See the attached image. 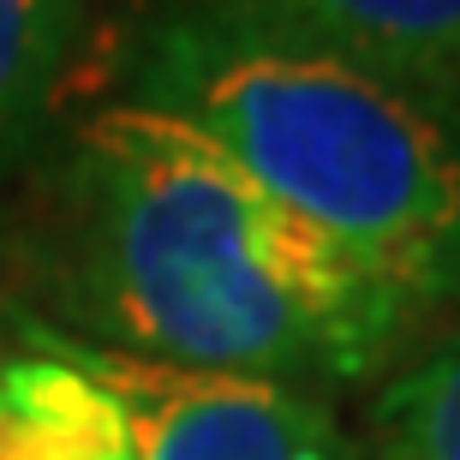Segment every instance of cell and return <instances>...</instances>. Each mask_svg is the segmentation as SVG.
I'll use <instances>...</instances> for the list:
<instances>
[{
  "mask_svg": "<svg viewBox=\"0 0 460 460\" xmlns=\"http://www.w3.org/2000/svg\"><path fill=\"white\" fill-rule=\"evenodd\" d=\"M66 293L96 347L293 389L383 371L425 311L204 132L137 102L78 132Z\"/></svg>",
  "mask_w": 460,
  "mask_h": 460,
  "instance_id": "obj_1",
  "label": "cell"
},
{
  "mask_svg": "<svg viewBox=\"0 0 460 460\" xmlns=\"http://www.w3.org/2000/svg\"><path fill=\"white\" fill-rule=\"evenodd\" d=\"M126 102L204 132L419 305L460 293V132L430 90L281 24L180 0L137 36Z\"/></svg>",
  "mask_w": 460,
  "mask_h": 460,
  "instance_id": "obj_2",
  "label": "cell"
},
{
  "mask_svg": "<svg viewBox=\"0 0 460 460\" xmlns=\"http://www.w3.org/2000/svg\"><path fill=\"white\" fill-rule=\"evenodd\" d=\"M60 347L119 401L132 460H347L341 430L311 389L155 365L66 335Z\"/></svg>",
  "mask_w": 460,
  "mask_h": 460,
  "instance_id": "obj_3",
  "label": "cell"
},
{
  "mask_svg": "<svg viewBox=\"0 0 460 460\" xmlns=\"http://www.w3.org/2000/svg\"><path fill=\"white\" fill-rule=\"evenodd\" d=\"M341 49L401 84H460V0H204Z\"/></svg>",
  "mask_w": 460,
  "mask_h": 460,
  "instance_id": "obj_4",
  "label": "cell"
},
{
  "mask_svg": "<svg viewBox=\"0 0 460 460\" xmlns=\"http://www.w3.org/2000/svg\"><path fill=\"white\" fill-rule=\"evenodd\" d=\"M0 460H132L119 401L49 329L0 365Z\"/></svg>",
  "mask_w": 460,
  "mask_h": 460,
  "instance_id": "obj_5",
  "label": "cell"
},
{
  "mask_svg": "<svg viewBox=\"0 0 460 460\" xmlns=\"http://www.w3.org/2000/svg\"><path fill=\"white\" fill-rule=\"evenodd\" d=\"M371 448L376 460H460V329L376 394Z\"/></svg>",
  "mask_w": 460,
  "mask_h": 460,
  "instance_id": "obj_6",
  "label": "cell"
},
{
  "mask_svg": "<svg viewBox=\"0 0 460 460\" xmlns=\"http://www.w3.org/2000/svg\"><path fill=\"white\" fill-rule=\"evenodd\" d=\"M84 31V0H0V144L31 132Z\"/></svg>",
  "mask_w": 460,
  "mask_h": 460,
  "instance_id": "obj_7",
  "label": "cell"
},
{
  "mask_svg": "<svg viewBox=\"0 0 460 460\" xmlns=\"http://www.w3.org/2000/svg\"><path fill=\"white\" fill-rule=\"evenodd\" d=\"M0 365H6V353H0Z\"/></svg>",
  "mask_w": 460,
  "mask_h": 460,
  "instance_id": "obj_8",
  "label": "cell"
}]
</instances>
